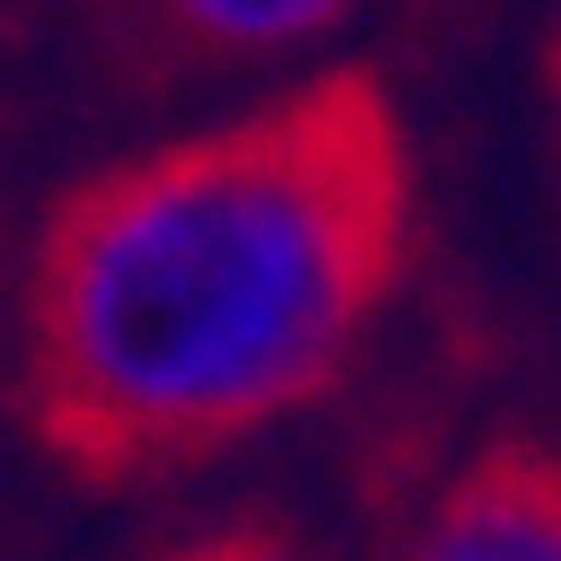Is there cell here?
Masks as SVG:
<instances>
[{"label":"cell","instance_id":"1","mask_svg":"<svg viewBox=\"0 0 561 561\" xmlns=\"http://www.w3.org/2000/svg\"><path fill=\"white\" fill-rule=\"evenodd\" d=\"M410 224V125L366 62L72 179L19 295L36 455L144 490L312 410L401 295Z\"/></svg>","mask_w":561,"mask_h":561},{"label":"cell","instance_id":"3","mask_svg":"<svg viewBox=\"0 0 561 561\" xmlns=\"http://www.w3.org/2000/svg\"><path fill=\"white\" fill-rule=\"evenodd\" d=\"M401 561H561V455L535 437L481 446L419 508Z\"/></svg>","mask_w":561,"mask_h":561},{"label":"cell","instance_id":"2","mask_svg":"<svg viewBox=\"0 0 561 561\" xmlns=\"http://www.w3.org/2000/svg\"><path fill=\"white\" fill-rule=\"evenodd\" d=\"M357 0H107L116 62L144 81L196 72H267L312 45H330Z\"/></svg>","mask_w":561,"mask_h":561},{"label":"cell","instance_id":"5","mask_svg":"<svg viewBox=\"0 0 561 561\" xmlns=\"http://www.w3.org/2000/svg\"><path fill=\"white\" fill-rule=\"evenodd\" d=\"M543 99H552V134H561V27H552V45H543Z\"/></svg>","mask_w":561,"mask_h":561},{"label":"cell","instance_id":"4","mask_svg":"<svg viewBox=\"0 0 561 561\" xmlns=\"http://www.w3.org/2000/svg\"><path fill=\"white\" fill-rule=\"evenodd\" d=\"M134 561H312V552H304V535L286 517L250 508V517H215V526H179Z\"/></svg>","mask_w":561,"mask_h":561}]
</instances>
